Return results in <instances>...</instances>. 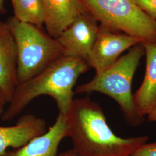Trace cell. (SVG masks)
I'll use <instances>...</instances> for the list:
<instances>
[{"instance_id":"1","label":"cell","mask_w":156,"mask_h":156,"mask_svg":"<svg viewBox=\"0 0 156 156\" xmlns=\"http://www.w3.org/2000/svg\"><path fill=\"white\" fill-rule=\"evenodd\" d=\"M73 151L80 156H129L148 136L122 138L113 133L100 105L89 97L73 100L67 115Z\"/></svg>"},{"instance_id":"2","label":"cell","mask_w":156,"mask_h":156,"mask_svg":"<svg viewBox=\"0 0 156 156\" xmlns=\"http://www.w3.org/2000/svg\"><path fill=\"white\" fill-rule=\"evenodd\" d=\"M89 67L82 58L60 57L37 75L17 85L12 100L1 117L2 121L13 119L34 99L42 95L52 97L59 113L66 116L73 100V87L79 77Z\"/></svg>"},{"instance_id":"3","label":"cell","mask_w":156,"mask_h":156,"mask_svg":"<svg viewBox=\"0 0 156 156\" xmlns=\"http://www.w3.org/2000/svg\"><path fill=\"white\" fill-rule=\"evenodd\" d=\"M144 54L142 43L135 45L111 67L95 73L89 82L78 86L75 93L98 92L107 95L119 104L129 126H140L144 122L145 117H140L135 108L131 86L134 74Z\"/></svg>"},{"instance_id":"4","label":"cell","mask_w":156,"mask_h":156,"mask_svg":"<svg viewBox=\"0 0 156 156\" xmlns=\"http://www.w3.org/2000/svg\"><path fill=\"white\" fill-rule=\"evenodd\" d=\"M7 23L16 46L18 84L37 75L63 56L58 40L35 26L21 22L15 17Z\"/></svg>"},{"instance_id":"5","label":"cell","mask_w":156,"mask_h":156,"mask_svg":"<svg viewBox=\"0 0 156 156\" xmlns=\"http://www.w3.org/2000/svg\"><path fill=\"white\" fill-rule=\"evenodd\" d=\"M101 25L156 44V22L143 11L135 0H81Z\"/></svg>"},{"instance_id":"6","label":"cell","mask_w":156,"mask_h":156,"mask_svg":"<svg viewBox=\"0 0 156 156\" xmlns=\"http://www.w3.org/2000/svg\"><path fill=\"white\" fill-rule=\"evenodd\" d=\"M140 43L138 38L100 25L86 62L96 74L100 73L115 63L124 51Z\"/></svg>"},{"instance_id":"7","label":"cell","mask_w":156,"mask_h":156,"mask_svg":"<svg viewBox=\"0 0 156 156\" xmlns=\"http://www.w3.org/2000/svg\"><path fill=\"white\" fill-rule=\"evenodd\" d=\"M99 27L98 22L89 12L79 16L57 38L62 46L63 55L87 61Z\"/></svg>"},{"instance_id":"8","label":"cell","mask_w":156,"mask_h":156,"mask_svg":"<svg viewBox=\"0 0 156 156\" xmlns=\"http://www.w3.org/2000/svg\"><path fill=\"white\" fill-rule=\"evenodd\" d=\"M17 55L13 35L7 22H0V94L9 104L18 85Z\"/></svg>"},{"instance_id":"9","label":"cell","mask_w":156,"mask_h":156,"mask_svg":"<svg viewBox=\"0 0 156 156\" xmlns=\"http://www.w3.org/2000/svg\"><path fill=\"white\" fill-rule=\"evenodd\" d=\"M67 134L66 116L59 113L55 124L45 134L34 138L21 147L6 151L2 156H59V145Z\"/></svg>"},{"instance_id":"10","label":"cell","mask_w":156,"mask_h":156,"mask_svg":"<svg viewBox=\"0 0 156 156\" xmlns=\"http://www.w3.org/2000/svg\"><path fill=\"white\" fill-rule=\"evenodd\" d=\"M46 131L45 120L31 114L23 116L13 126H0V156L8 148L21 147Z\"/></svg>"},{"instance_id":"11","label":"cell","mask_w":156,"mask_h":156,"mask_svg":"<svg viewBox=\"0 0 156 156\" xmlns=\"http://www.w3.org/2000/svg\"><path fill=\"white\" fill-rule=\"evenodd\" d=\"M47 33L57 39L82 14L89 12L81 0H42Z\"/></svg>"},{"instance_id":"12","label":"cell","mask_w":156,"mask_h":156,"mask_svg":"<svg viewBox=\"0 0 156 156\" xmlns=\"http://www.w3.org/2000/svg\"><path fill=\"white\" fill-rule=\"evenodd\" d=\"M146 55V71L140 88L133 95L134 105L144 117L156 104V44L142 42Z\"/></svg>"},{"instance_id":"13","label":"cell","mask_w":156,"mask_h":156,"mask_svg":"<svg viewBox=\"0 0 156 156\" xmlns=\"http://www.w3.org/2000/svg\"><path fill=\"white\" fill-rule=\"evenodd\" d=\"M11 2L16 19L42 29L45 22L42 0H11Z\"/></svg>"},{"instance_id":"14","label":"cell","mask_w":156,"mask_h":156,"mask_svg":"<svg viewBox=\"0 0 156 156\" xmlns=\"http://www.w3.org/2000/svg\"><path fill=\"white\" fill-rule=\"evenodd\" d=\"M140 9L156 22V0H135Z\"/></svg>"},{"instance_id":"15","label":"cell","mask_w":156,"mask_h":156,"mask_svg":"<svg viewBox=\"0 0 156 156\" xmlns=\"http://www.w3.org/2000/svg\"><path fill=\"white\" fill-rule=\"evenodd\" d=\"M129 156H156V142L145 144Z\"/></svg>"},{"instance_id":"16","label":"cell","mask_w":156,"mask_h":156,"mask_svg":"<svg viewBox=\"0 0 156 156\" xmlns=\"http://www.w3.org/2000/svg\"><path fill=\"white\" fill-rule=\"evenodd\" d=\"M148 120L151 122H156V104L147 114Z\"/></svg>"},{"instance_id":"17","label":"cell","mask_w":156,"mask_h":156,"mask_svg":"<svg viewBox=\"0 0 156 156\" xmlns=\"http://www.w3.org/2000/svg\"><path fill=\"white\" fill-rule=\"evenodd\" d=\"M5 101L4 100V99L3 98V97H2V95L0 94V117H1L2 115L3 114L4 112L5 111L4 109V106L5 105Z\"/></svg>"},{"instance_id":"18","label":"cell","mask_w":156,"mask_h":156,"mask_svg":"<svg viewBox=\"0 0 156 156\" xmlns=\"http://www.w3.org/2000/svg\"><path fill=\"white\" fill-rule=\"evenodd\" d=\"M59 156H80L73 150L66 151L59 154Z\"/></svg>"},{"instance_id":"19","label":"cell","mask_w":156,"mask_h":156,"mask_svg":"<svg viewBox=\"0 0 156 156\" xmlns=\"http://www.w3.org/2000/svg\"><path fill=\"white\" fill-rule=\"evenodd\" d=\"M4 1L5 0H0V13L4 14L6 12V9L4 6Z\"/></svg>"}]
</instances>
